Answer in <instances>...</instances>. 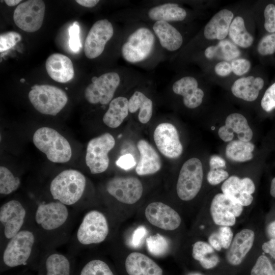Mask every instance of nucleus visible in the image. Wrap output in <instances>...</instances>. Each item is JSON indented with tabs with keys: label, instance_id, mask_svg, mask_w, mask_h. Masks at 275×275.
<instances>
[{
	"label": "nucleus",
	"instance_id": "60",
	"mask_svg": "<svg viewBox=\"0 0 275 275\" xmlns=\"http://www.w3.org/2000/svg\"></svg>",
	"mask_w": 275,
	"mask_h": 275
},
{
	"label": "nucleus",
	"instance_id": "59",
	"mask_svg": "<svg viewBox=\"0 0 275 275\" xmlns=\"http://www.w3.org/2000/svg\"><path fill=\"white\" fill-rule=\"evenodd\" d=\"M275 2V1H274Z\"/></svg>",
	"mask_w": 275,
	"mask_h": 275
},
{
	"label": "nucleus",
	"instance_id": "53",
	"mask_svg": "<svg viewBox=\"0 0 275 275\" xmlns=\"http://www.w3.org/2000/svg\"><path fill=\"white\" fill-rule=\"evenodd\" d=\"M267 232L271 238H275V221L268 225L267 228Z\"/></svg>",
	"mask_w": 275,
	"mask_h": 275
},
{
	"label": "nucleus",
	"instance_id": "30",
	"mask_svg": "<svg viewBox=\"0 0 275 275\" xmlns=\"http://www.w3.org/2000/svg\"><path fill=\"white\" fill-rule=\"evenodd\" d=\"M128 100L123 96L113 99L103 117L104 123L108 127L116 128L119 127L128 115Z\"/></svg>",
	"mask_w": 275,
	"mask_h": 275
},
{
	"label": "nucleus",
	"instance_id": "11",
	"mask_svg": "<svg viewBox=\"0 0 275 275\" xmlns=\"http://www.w3.org/2000/svg\"><path fill=\"white\" fill-rule=\"evenodd\" d=\"M203 171L201 161L193 157L182 165L177 181L176 193L182 201L193 200L199 193L203 183Z\"/></svg>",
	"mask_w": 275,
	"mask_h": 275
},
{
	"label": "nucleus",
	"instance_id": "38",
	"mask_svg": "<svg viewBox=\"0 0 275 275\" xmlns=\"http://www.w3.org/2000/svg\"><path fill=\"white\" fill-rule=\"evenodd\" d=\"M251 275H275V271L269 259L260 255L251 269Z\"/></svg>",
	"mask_w": 275,
	"mask_h": 275
},
{
	"label": "nucleus",
	"instance_id": "18",
	"mask_svg": "<svg viewBox=\"0 0 275 275\" xmlns=\"http://www.w3.org/2000/svg\"><path fill=\"white\" fill-rule=\"evenodd\" d=\"M113 34L112 24L107 19H101L95 22L85 40L84 52L86 56L93 59L101 55Z\"/></svg>",
	"mask_w": 275,
	"mask_h": 275
},
{
	"label": "nucleus",
	"instance_id": "33",
	"mask_svg": "<svg viewBox=\"0 0 275 275\" xmlns=\"http://www.w3.org/2000/svg\"><path fill=\"white\" fill-rule=\"evenodd\" d=\"M240 54L236 45L227 39L220 40L216 45L207 47L204 51L205 57L209 60L216 59L227 62L236 59Z\"/></svg>",
	"mask_w": 275,
	"mask_h": 275
},
{
	"label": "nucleus",
	"instance_id": "22",
	"mask_svg": "<svg viewBox=\"0 0 275 275\" xmlns=\"http://www.w3.org/2000/svg\"><path fill=\"white\" fill-rule=\"evenodd\" d=\"M255 237L254 232L250 229H243L237 233L226 253L228 262L233 266L240 264L252 249Z\"/></svg>",
	"mask_w": 275,
	"mask_h": 275
},
{
	"label": "nucleus",
	"instance_id": "20",
	"mask_svg": "<svg viewBox=\"0 0 275 275\" xmlns=\"http://www.w3.org/2000/svg\"><path fill=\"white\" fill-rule=\"evenodd\" d=\"M221 189L223 194L245 207L249 206L253 202L252 194L255 190V186L250 178L241 179L236 176H232L223 182Z\"/></svg>",
	"mask_w": 275,
	"mask_h": 275
},
{
	"label": "nucleus",
	"instance_id": "44",
	"mask_svg": "<svg viewBox=\"0 0 275 275\" xmlns=\"http://www.w3.org/2000/svg\"><path fill=\"white\" fill-rule=\"evenodd\" d=\"M217 232L222 249L228 250L234 237L231 227L229 226H219Z\"/></svg>",
	"mask_w": 275,
	"mask_h": 275
},
{
	"label": "nucleus",
	"instance_id": "28",
	"mask_svg": "<svg viewBox=\"0 0 275 275\" xmlns=\"http://www.w3.org/2000/svg\"><path fill=\"white\" fill-rule=\"evenodd\" d=\"M154 33L162 47L171 51L178 49L183 43L180 33L169 22L156 21L153 26Z\"/></svg>",
	"mask_w": 275,
	"mask_h": 275
},
{
	"label": "nucleus",
	"instance_id": "47",
	"mask_svg": "<svg viewBox=\"0 0 275 275\" xmlns=\"http://www.w3.org/2000/svg\"><path fill=\"white\" fill-rule=\"evenodd\" d=\"M116 163L119 168L127 170L135 166L136 162L132 155L128 153L120 156Z\"/></svg>",
	"mask_w": 275,
	"mask_h": 275
},
{
	"label": "nucleus",
	"instance_id": "46",
	"mask_svg": "<svg viewBox=\"0 0 275 275\" xmlns=\"http://www.w3.org/2000/svg\"><path fill=\"white\" fill-rule=\"evenodd\" d=\"M229 178V173L224 169L210 170L207 174L208 182L212 185L219 184Z\"/></svg>",
	"mask_w": 275,
	"mask_h": 275
},
{
	"label": "nucleus",
	"instance_id": "16",
	"mask_svg": "<svg viewBox=\"0 0 275 275\" xmlns=\"http://www.w3.org/2000/svg\"><path fill=\"white\" fill-rule=\"evenodd\" d=\"M35 270L36 275H75L76 271L71 256L53 249L42 254Z\"/></svg>",
	"mask_w": 275,
	"mask_h": 275
},
{
	"label": "nucleus",
	"instance_id": "48",
	"mask_svg": "<svg viewBox=\"0 0 275 275\" xmlns=\"http://www.w3.org/2000/svg\"><path fill=\"white\" fill-rule=\"evenodd\" d=\"M214 71L219 76H227L232 72L231 63L222 61L215 65Z\"/></svg>",
	"mask_w": 275,
	"mask_h": 275
},
{
	"label": "nucleus",
	"instance_id": "36",
	"mask_svg": "<svg viewBox=\"0 0 275 275\" xmlns=\"http://www.w3.org/2000/svg\"><path fill=\"white\" fill-rule=\"evenodd\" d=\"M254 148V145L250 142L233 140L227 145L226 155L227 158L234 161H246L253 158Z\"/></svg>",
	"mask_w": 275,
	"mask_h": 275
},
{
	"label": "nucleus",
	"instance_id": "25",
	"mask_svg": "<svg viewBox=\"0 0 275 275\" xmlns=\"http://www.w3.org/2000/svg\"><path fill=\"white\" fill-rule=\"evenodd\" d=\"M45 67L48 74L54 80L65 83L71 80L74 74L71 60L61 53H53L47 59Z\"/></svg>",
	"mask_w": 275,
	"mask_h": 275
},
{
	"label": "nucleus",
	"instance_id": "29",
	"mask_svg": "<svg viewBox=\"0 0 275 275\" xmlns=\"http://www.w3.org/2000/svg\"><path fill=\"white\" fill-rule=\"evenodd\" d=\"M75 275H117L111 263L102 256L90 257L79 266Z\"/></svg>",
	"mask_w": 275,
	"mask_h": 275
},
{
	"label": "nucleus",
	"instance_id": "17",
	"mask_svg": "<svg viewBox=\"0 0 275 275\" xmlns=\"http://www.w3.org/2000/svg\"><path fill=\"white\" fill-rule=\"evenodd\" d=\"M243 207L238 202L223 193L213 197L210 207V212L215 224L219 226H234L236 218L240 216Z\"/></svg>",
	"mask_w": 275,
	"mask_h": 275
},
{
	"label": "nucleus",
	"instance_id": "52",
	"mask_svg": "<svg viewBox=\"0 0 275 275\" xmlns=\"http://www.w3.org/2000/svg\"><path fill=\"white\" fill-rule=\"evenodd\" d=\"M76 2L80 5L87 7L92 8L95 6L99 2L98 0H76Z\"/></svg>",
	"mask_w": 275,
	"mask_h": 275
},
{
	"label": "nucleus",
	"instance_id": "34",
	"mask_svg": "<svg viewBox=\"0 0 275 275\" xmlns=\"http://www.w3.org/2000/svg\"><path fill=\"white\" fill-rule=\"evenodd\" d=\"M153 109L152 101L141 92L135 91L128 100L129 112L134 113L139 109L138 119L143 124H146L150 120Z\"/></svg>",
	"mask_w": 275,
	"mask_h": 275
},
{
	"label": "nucleus",
	"instance_id": "45",
	"mask_svg": "<svg viewBox=\"0 0 275 275\" xmlns=\"http://www.w3.org/2000/svg\"><path fill=\"white\" fill-rule=\"evenodd\" d=\"M232 72L237 76L242 75L247 73L251 66V62L247 59H236L231 63Z\"/></svg>",
	"mask_w": 275,
	"mask_h": 275
},
{
	"label": "nucleus",
	"instance_id": "27",
	"mask_svg": "<svg viewBox=\"0 0 275 275\" xmlns=\"http://www.w3.org/2000/svg\"><path fill=\"white\" fill-rule=\"evenodd\" d=\"M264 85V80L261 77L249 76L235 80L231 89L236 97L251 102L257 98Z\"/></svg>",
	"mask_w": 275,
	"mask_h": 275
},
{
	"label": "nucleus",
	"instance_id": "37",
	"mask_svg": "<svg viewBox=\"0 0 275 275\" xmlns=\"http://www.w3.org/2000/svg\"><path fill=\"white\" fill-rule=\"evenodd\" d=\"M20 185V180L6 167H0V194L8 195L16 190Z\"/></svg>",
	"mask_w": 275,
	"mask_h": 275
},
{
	"label": "nucleus",
	"instance_id": "49",
	"mask_svg": "<svg viewBox=\"0 0 275 275\" xmlns=\"http://www.w3.org/2000/svg\"><path fill=\"white\" fill-rule=\"evenodd\" d=\"M210 170L225 169L226 168L225 160L218 155L212 156L209 160Z\"/></svg>",
	"mask_w": 275,
	"mask_h": 275
},
{
	"label": "nucleus",
	"instance_id": "43",
	"mask_svg": "<svg viewBox=\"0 0 275 275\" xmlns=\"http://www.w3.org/2000/svg\"><path fill=\"white\" fill-rule=\"evenodd\" d=\"M264 28L269 33H275V5H267L264 10Z\"/></svg>",
	"mask_w": 275,
	"mask_h": 275
},
{
	"label": "nucleus",
	"instance_id": "15",
	"mask_svg": "<svg viewBox=\"0 0 275 275\" xmlns=\"http://www.w3.org/2000/svg\"><path fill=\"white\" fill-rule=\"evenodd\" d=\"M45 10V5L43 1H25L16 8L13 20L15 24L22 30L34 32L42 25Z\"/></svg>",
	"mask_w": 275,
	"mask_h": 275
},
{
	"label": "nucleus",
	"instance_id": "10",
	"mask_svg": "<svg viewBox=\"0 0 275 275\" xmlns=\"http://www.w3.org/2000/svg\"><path fill=\"white\" fill-rule=\"evenodd\" d=\"M29 98L39 112L56 116L65 106L68 96L62 89L49 85H35L32 87Z\"/></svg>",
	"mask_w": 275,
	"mask_h": 275
},
{
	"label": "nucleus",
	"instance_id": "21",
	"mask_svg": "<svg viewBox=\"0 0 275 275\" xmlns=\"http://www.w3.org/2000/svg\"><path fill=\"white\" fill-rule=\"evenodd\" d=\"M234 132L237 134L239 140L249 142L253 137V131L247 120L242 115L232 113L227 116L225 125L221 126L218 134L224 142H231L234 138Z\"/></svg>",
	"mask_w": 275,
	"mask_h": 275
},
{
	"label": "nucleus",
	"instance_id": "57",
	"mask_svg": "<svg viewBox=\"0 0 275 275\" xmlns=\"http://www.w3.org/2000/svg\"><path fill=\"white\" fill-rule=\"evenodd\" d=\"M188 275H202V274L199 273H191L189 274Z\"/></svg>",
	"mask_w": 275,
	"mask_h": 275
},
{
	"label": "nucleus",
	"instance_id": "51",
	"mask_svg": "<svg viewBox=\"0 0 275 275\" xmlns=\"http://www.w3.org/2000/svg\"><path fill=\"white\" fill-rule=\"evenodd\" d=\"M208 239V242L215 251H220L223 249L217 231L211 234Z\"/></svg>",
	"mask_w": 275,
	"mask_h": 275
},
{
	"label": "nucleus",
	"instance_id": "3",
	"mask_svg": "<svg viewBox=\"0 0 275 275\" xmlns=\"http://www.w3.org/2000/svg\"><path fill=\"white\" fill-rule=\"evenodd\" d=\"M117 224L119 223L108 210L92 208L83 216L74 240L84 248L101 244L116 236Z\"/></svg>",
	"mask_w": 275,
	"mask_h": 275
},
{
	"label": "nucleus",
	"instance_id": "23",
	"mask_svg": "<svg viewBox=\"0 0 275 275\" xmlns=\"http://www.w3.org/2000/svg\"><path fill=\"white\" fill-rule=\"evenodd\" d=\"M172 90L176 94L183 96V103L189 108L199 106L203 101L204 92L198 88L197 79L192 76H184L176 81Z\"/></svg>",
	"mask_w": 275,
	"mask_h": 275
},
{
	"label": "nucleus",
	"instance_id": "6",
	"mask_svg": "<svg viewBox=\"0 0 275 275\" xmlns=\"http://www.w3.org/2000/svg\"><path fill=\"white\" fill-rule=\"evenodd\" d=\"M86 186V178L81 173L75 170H66L52 179L49 191L53 200L70 207L79 203Z\"/></svg>",
	"mask_w": 275,
	"mask_h": 275
},
{
	"label": "nucleus",
	"instance_id": "2",
	"mask_svg": "<svg viewBox=\"0 0 275 275\" xmlns=\"http://www.w3.org/2000/svg\"><path fill=\"white\" fill-rule=\"evenodd\" d=\"M40 248L43 250L31 220L1 250V273L29 265L36 269Z\"/></svg>",
	"mask_w": 275,
	"mask_h": 275
},
{
	"label": "nucleus",
	"instance_id": "24",
	"mask_svg": "<svg viewBox=\"0 0 275 275\" xmlns=\"http://www.w3.org/2000/svg\"><path fill=\"white\" fill-rule=\"evenodd\" d=\"M137 147L140 153V159L135 168L137 174L145 176L159 171L162 166L161 160L154 147L145 140H140Z\"/></svg>",
	"mask_w": 275,
	"mask_h": 275
},
{
	"label": "nucleus",
	"instance_id": "19",
	"mask_svg": "<svg viewBox=\"0 0 275 275\" xmlns=\"http://www.w3.org/2000/svg\"><path fill=\"white\" fill-rule=\"evenodd\" d=\"M153 138L160 152L169 158L179 157L183 151L182 145L175 126L170 123H162L154 130Z\"/></svg>",
	"mask_w": 275,
	"mask_h": 275
},
{
	"label": "nucleus",
	"instance_id": "5",
	"mask_svg": "<svg viewBox=\"0 0 275 275\" xmlns=\"http://www.w3.org/2000/svg\"><path fill=\"white\" fill-rule=\"evenodd\" d=\"M138 211L143 224L167 238H171L182 225L179 212L162 201L151 202Z\"/></svg>",
	"mask_w": 275,
	"mask_h": 275
},
{
	"label": "nucleus",
	"instance_id": "26",
	"mask_svg": "<svg viewBox=\"0 0 275 275\" xmlns=\"http://www.w3.org/2000/svg\"><path fill=\"white\" fill-rule=\"evenodd\" d=\"M234 14L228 9H222L208 21L204 30V35L208 40H222L228 35Z\"/></svg>",
	"mask_w": 275,
	"mask_h": 275
},
{
	"label": "nucleus",
	"instance_id": "4",
	"mask_svg": "<svg viewBox=\"0 0 275 275\" xmlns=\"http://www.w3.org/2000/svg\"><path fill=\"white\" fill-rule=\"evenodd\" d=\"M105 190L120 205L116 218L120 223L135 211L133 208L141 199L144 187L136 177L117 176L107 181Z\"/></svg>",
	"mask_w": 275,
	"mask_h": 275
},
{
	"label": "nucleus",
	"instance_id": "54",
	"mask_svg": "<svg viewBox=\"0 0 275 275\" xmlns=\"http://www.w3.org/2000/svg\"><path fill=\"white\" fill-rule=\"evenodd\" d=\"M270 194L275 198V177L272 179L270 184Z\"/></svg>",
	"mask_w": 275,
	"mask_h": 275
},
{
	"label": "nucleus",
	"instance_id": "56",
	"mask_svg": "<svg viewBox=\"0 0 275 275\" xmlns=\"http://www.w3.org/2000/svg\"><path fill=\"white\" fill-rule=\"evenodd\" d=\"M21 275H36V274H34L33 273H32L31 272L25 271V272L22 273Z\"/></svg>",
	"mask_w": 275,
	"mask_h": 275
},
{
	"label": "nucleus",
	"instance_id": "32",
	"mask_svg": "<svg viewBox=\"0 0 275 275\" xmlns=\"http://www.w3.org/2000/svg\"><path fill=\"white\" fill-rule=\"evenodd\" d=\"M186 11L175 3H165L155 6L148 11L149 18L156 21H179L186 17Z\"/></svg>",
	"mask_w": 275,
	"mask_h": 275
},
{
	"label": "nucleus",
	"instance_id": "55",
	"mask_svg": "<svg viewBox=\"0 0 275 275\" xmlns=\"http://www.w3.org/2000/svg\"><path fill=\"white\" fill-rule=\"evenodd\" d=\"M21 1L20 0H6L5 2L8 6L13 7L18 5Z\"/></svg>",
	"mask_w": 275,
	"mask_h": 275
},
{
	"label": "nucleus",
	"instance_id": "58",
	"mask_svg": "<svg viewBox=\"0 0 275 275\" xmlns=\"http://www.w3.org/2000/svg\"><path fill=\"white\" fill-rule=\"evenodd\" d=\"M24 80H25L24 79H20V81H21V82H24Z\"/></svg>",
	"mask_w": 275,
	"mask_h": 275
},
{
	"label": "nucleus",
	"instance_id": "40",
	"mask_svg": "<svg viewBox=\"0 0 275 275\" xmlns=\"http://www.w3.org/2000/svg\"><path fill=\"white\" fill-rule=\"evenodd\" d=\"M257 50L261 56L270 55L275 52V33L264 36L259 41Z\"/></svg>",
	"mask_w": 275,
	"mask_h": 275
},
{
	"label": "nucleus",
	"instance_id": "39",
	"mask_svg": "<svg viewBox=\"0 0 275 275\" xmlns=\"http://www.w3.org/2000/svg\"><path fill=\"white\" fill-rule=\"evenodd\" d=\"M21 35L15 32H7L0 35V51L4 52L14 47L21 41Z\"/></svg>",
	"mask_w": 275,
	"mask_h": 275
},
{
	"label": "nucleus",
	"instance_id": "7",
	"mask_svg": "<svg viewBox=\"0 0 275 275\" xmlns=\"http://www.w3.org/2000/svg\"><path fill=\"white\" fill-rule=\"evenodd\" d=\"M32 209L18 200L12 199L0 207V248L32 220Z\"/></svg>",
	"mask_w": 275,
	"mask_h": 275
},
{
	"label": "nucleus",
	"instance_id": "8",
	"mask_svg": "<svg viewBox=\"0 0 275 275\" xmlns=\"http://www.w3.org/2000/svg\"><path fill=\"white\" fill-rule=\"evenodd\" d=\"M33 142L50 161L64 163L71 157L72 150L69 143L53 128L44 127L37 129L33 135Z\"/></svg>",
	"mask_w": 275,
	"mask_h": 275
},
{
	"label": "nucleus",
	"instance_id": "1",
	"mask_svg": "<svg viewBox=\"0 0 275 275\" xmlns=\"http://www.w3.org/2000/svg\"><path fill=\"white\" fill-rule=\"evenodd\" d=\"M69 207L56 200L38 203L32 209V221L45 251L67 239L71 225Z\"/></svg>",
	"mask_w": 275,
	"mask_h": 275
},
{
	"label": "nucleus",
	"instance_id": "42",
	"mask_svg": "<svg viewBox=\"0 0 275 275\" xmlns=\"http://www.w3.org/2000/svg\"><path fill=\"white\" fill-rule=\"evenodd\" d=\"M261 106L267 112L275 109V82L266 90L261 101Z\"/></svg>",
	"mask_w": 275,
	"mask_h": 275
},
{
	"label": "nucleus",
	"instance_id": "12",
	"mask_svg": "<svg viewBox=\"0 0 275 275\" xmlns=\"http://www.w3.org/2000/svg\"><path fill=\"white\" fill-rule=\"evenodd\" d=\"M154 42V36L149 29L140 28L130 34L122 45V56L125 60L129 63L143 61L150 54Z\"/></svg>",
	"mask_w": 275,
	"mask_h": 275
},
{
	"label": "nucleus",
	"instance_id": "14",
	"mask_svg": "<svg viewBox=\"0 0 275 275\" xmlns=\"http://www.w3.org/2000/svg\"><path fill=\"white\" fill-rule=\"evenodd\" d=\"M120 83V77L116 72H107L98 77L94 76L85 91V97L90 103L107 104L113 100Z\"/></svg>",
	"mask_w": 275,
	"mask_h": 275
},
{
	"label": "nucleus",
	"instance_id": "13",
	"mask_svg": "<svg viewBox=\"0 0 275 275\" xmlns=\"http://www.w3.org/2000/svg\"><path fill=\"white\" fill-rule=\"evenodd\" d=\"M112 135L105 133L91 140L87 145L86 162L92 174L105 172L109 166V152L114 147Z\"/></svg>",
	"mask_w": 275,
	"mask_h": 275
},
{
	"label": "nucleus",
	"instance_id": "31",
	"mask_svg": "<svg viewBox=\"0 0 275 275\" xmlns=\"http://www.w3.org/2000/svg\"><path fill=\"white\" fill-rule=\"evenodd\" d=\"M191 255L204 269L215 267L219 262V258L215 250L207 242L197 240L191 245Z\"/></svg>",
	"mask_w": 275,
	"mask_h": 275
},
{
	"label": "nucleus",
	"instance_id": "50",
	"mask_svg": "<svg viewBox=\"0 0 275 275\" xmlns=\"http://www.w3.org/2000/svg\"><path fill=\"white\" fill-rule=\"evenodd\" d=\"M262 249L265 253L275 259V238H271L262 245Z\"/></svg>",
	"mask_w": 275,
	"mask_h": 275
},
{
	"label": "nucleus",
	"instance_id": "35",
	"mask_svg": "<svg viewBox=\"0 0 275 275\" xmlns=\"http://www.w3.org/2000/svg\"><path fill=\"white\" fill-rule=\"evenodd\" d=\"M228 35L235 45L242 48L249 47L254 42V38L246 30L244 21L241 16H237L233 19Z\"/></svg>",
	"mask_w": 275,
	"mask_h": 275
},
{
	"label": "nucleus",
	"instance_id": "9",
	"mask_svg": "<svg viewBox=\"0 0 275 275\" xmlns=\"http://www.w3.org/2000/svg\"><path fill=\"white\" fill-rule=\"evenodd\" d=\"M115 257L120 260L127 275H163L161 267L145 253L121 245L114 248Z\"/></svg>",
	"mask_w": 275,
	"mask_h": 275
},
{
	"label": "nucleus",
	"instance_id": "41",
	"mask_svg": "<svg viewBox=\"0 0 275 275\" xmlns=\"http://www.w3.org/2000/svg\"><path fill=\"white\" fill-rule=\"evenodd\" d=\"M69 46L71 51L78 53L81 47L80 40V26L77 21L74 22L69 28Z\"/></svg>",
	"mask_w": 275,
	"mask_h": 275
}]
</instances>
